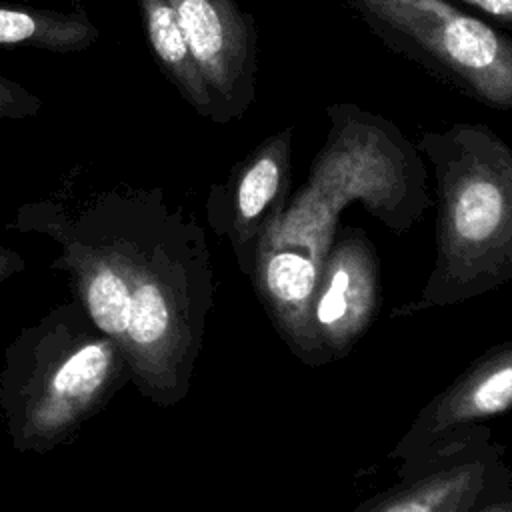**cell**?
I'll return each mask as SVG.
<instances>
[{"mask_svg":"<svg viewBox=\"0 0 512 512\" xmlns=\"http://www.w3.org/2000/svg\"><path fill=\"white\" fill-rule=\"evenodd\" d=\"M144 30L164 76L200 114L216 120V106L204 76L190 52L172 0H138Z\"/></svg>","mask_w":512,"mask_h":512,"instance_id":"8fae6325","label":"cell"},{"mask_svg":"<svg viewBox=\"0 0 512 512\" xmlns=\"http://www.w3.org/2000/svg\"><path fill=\"white\" fill-rule=\"evenodd\" d=\"M40 106L42 104L34 94L24 90L20 84L0 76V116H6V118L32 116L40 110Z\"/></svg>","mask_w":512,"mask_h":512,"instance_id":"4fadbf2b","label":"cell"},{"mask_svg":"<svg viewBox=\"0 0 512 512\" xmlns=\"http://www.w3.org/2000/svg\"><path fill=\"white\" fill-rule=\"evenodd\" d=\"M382 308L380 258L366 232L340 226L320 266L310 302V330L328 362L344 360Z\"/></svg>","mask_w":512,"mask_h":512,"instance_id":"9c48e42d","label":"cell"},{"mask_svg":"<svg viewBox=\"0 0 512 512\" xmlns=\"http://www.w3.org/2000/svg\"><path fill=\"white\" fill-rule=\"evenodd\" d=\"M436 180V256L406 318L454 306L512 282V146L490 126L456 122L416 142Z\"/></svg>","mask_w":512,"mask_h":512,"instance_id":"3957f363","label":"cell"},{"mask_svg":"<svg viewBox=\"0 0 512 512\" xmlns=\"http://www.w3.org/2000/svg\"><path fill=\"white\" fill-rule=\"evenodd\" d=\"M218 124L242 118L256 96L258 36L236 0H172Z\"/></svg>","mask_w":512,"mask_h":512,"instance_id":"30bf717a","label":"cell"},{"mask_svg":"<svg viewBox=\"0 0 512 512\" xmlns=\"http://www.w3.org/2000/svg\"><path fill=\"white\" fill-rule=\"evenodd\" d=\"M504 454L488 424H478L466 438L422 468L398 476V482L352 512H474L512 486Z\"/></svg>","mask_w":512,"mask_h":512,"instance_id":"52a82bcc","label":"cell"},{"mask_svg":"<svg viewBox=\"0 0 512 512\" xmlns=\"http://www.w3.org/2000/svg\"><path fill=\"white\" fill-rule=\"evenodd\" d=\"M22 230L48 234L74 300L122 350L130 382L160 408L192 386L214 308V266L202 226L158 196L100 200L64 216L30 210Z\"/></svg>","mask_w":512,"mask_h":512,"instance_id":"6da1fadb","label":"cell"},{"mask_svg":"<svg viewBox=\"0 0 512 512\" xmlns=\"http://www.w3.org/2000/svg\"><path fill=\"white\" fill-rule=\"evenodd\" d=\"M484 14L486 20L500 26H512V0H454Z\"/></svg>","mask_w":512,"mask_h":512,"instance_id":"5bb4252c","label":"cell"},{"mask_svg":"<svg viewBox=\"0 0 512 512\" xmlns=\"http://www.w3.org/2000/svg\"><path fill=\"white\" fill-rule=\"evenodd\" d=\"M390 52L466 98L512 112V36L454 0H344Z\"/></svg>","mask_w":512,"mask_h":512,"instance_id":"5b68a950","label":"cell"},{"mask_svg":"<svg viewBox=\"0 0 512 512\" xmlns=\"http://www.w3.org/2000/svg\"><path fill=\"white\" fill-rule=\"evenodd\" d=\"M474 512H512V486L504 494H500L494 500L476 508Z\"/></svg>","mask_w":512,"mask_h":512,"instance_id":"2e32d148","label":"cell"},{"mask_svg":"<svg viewBox=\"0 0 512 512\" xmlns=\"http://www.w3.org/2000/svg\"><path fill=\"white\" fill-rule=\"evenodd\" d=\"M130 382L118 344L72 298L20 330L4 352L0 412L14 450L70 442Z\"/></svg>","mask_w":512,"mask_h":512,"instance_id":"277c9868","label":"cell"},{"mask_svg":"<svg viewBox=\"0 0 512 512\" xmlns=\"http://www.w3.org/2000/svg\"><path fill=\"white\" fill-rule=\"evenodd\" d=\"M292 138V126L266 136L208 198V222L230 242L236 266L246 278L264 234L292 196Z\"/></svg>","mask_w":512,"mask_h":512,"instance_id":"ba28073f","label":"cell"},{"mask_svg":"<svg viewBox=\"0 0 512 512\" xmlns=\"http://www.w3.org/2000/svg\"><path fill=\"white\" fill-rule=\"evenodd\" d=\"M98 38L96 26L84 12L22 10L0 6V44L30 46L52 52H80Z\"/></svg>","mask_w":512,"mask_h":512,"instance_id":"7c38bea8","label":"cell"},{"mask_svg":"<svg viewBox=\"0 0 512 512\" xmlns=\"http://www.w3.org/2000/svg\"><path fill=\"white\" fill-rule=\"evenodd\" d=\"M326 116V140L248 276L276 334L306 366L328 364L308 316L342 212L358 202L390 232L406 234L432 204L424 156L396 124L350 102L328 106Z\"/></svg>","mask_w":512,"mask_h":512,"instance_id":"7a4b0ae2","label":"cell"},{"mask_svg":"<svg viewBox=\"0 0 512 512\" xmlns=\"http://www.w3.org/2000/svg\"><path fill=\"white\" fill-rule=\"evenodd\" d=\"M512 410V340L474 358L444 390L430 398L388 452L398 476L422 468L468 436L478 424Z\"/></svg>","mask_w":512,"mask_h":512,"instance_id":"8992f818","label":"cell"},{"mask_svg":"<svg viewBox=\"0 0 512 512\" xmlns=\"http://www.w3.org/2000/svg\"><path fill=\"white\" fill-rule=\"evenodd\" d=\"M22 268H24L22 256H18L14 250H8V248L0 246V282L10 278L12 274L20 272Z\"/></svg>","mask_w":512,"mask_h":512,"instance_id":"9a60e30c","label":"cell"}]
</instances>
